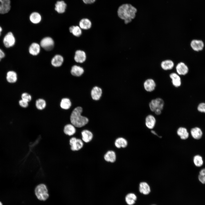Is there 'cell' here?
Here are the masks:
<instances>
[{
    "label": "cell",
    "instance_id": "5",
    "mask_svg": "<svg viewBox=\"0 0 205 205\" xmlns=\"http://www.w3.org/2000/svg\"><path fill=\"white\" fill-rule=\"evenodd\" d=\"M40 45L42 48L47 51L50 50L53 48L54 42L50 37H46L43 38L41 41Z\"/></svg>",
    "mask_w": 205,
    "mask_h": 205
},
{
    "label": "cell",
    "instance_id": "48",
    "mask_svg": "<svg viewBox=\"0 0 205 205\" xmlns=\"http://www.w3.org/2000/svg\"></svg>",
    "mask_w": 205,
    "mask_h": 205
},
{
    "label": "cell",
    "instance_id": "6",
    "mask_svg": "<svg viewBox=\"0 0 205 205\" xmlns=\"http://www.w3.org/2000/svg\"><path fill=\"white\" fill-rule=\"evenodd\" d=\"M71 149L73 151H78L83 147V144L82 141L75 137L71 138L69 140Z\"/></svg>",
    "mask_w": 205,
    "mask_h": 205
},
{
    "label": "cell",
    "instance_id": "28",
    "mask_svg": "<svg viewBox=\"0 0 205 205\" xmlns=\"http://www.w3.org/2000/svg\"><path fill=\"white\" fill-rule=\"evenodd\" d=\"M75 126L73 124H69L66 125L64 127L63 132L66 135L71 136L74 134L76 132Z\"/></svg>",
    "mask_w": 205,
    "mask_h": 205
},
{
    "label": "cell",
    "instance_id": "33",
    "mask_svg": "<svg viewBox=\"0 0 205 205\" xmlns=\"http://www.w3.org/2000/svg\"><path fill=\"white\" fill-rule=\"evenodd\" d=\"M71 106V102L69 99L64 98L62 99L60 103V106L63 109L67 110L70 108Z\"/></svg>",
    "mask_w": 205,
    "mask_h": 205
},
{
    "label": "cell",
    "instance_id": "24",
    "mask_svg": "<svg viewBox=\"0 0 205 205\" xmlns=\"http://www.w3.org/2000/svg\"><path fill=\"white\" fill-rule=\"evenodd\" d=\"M6 78L9 83H14L17 80V74L16 72L14 71H9L7 73Z\"/></svg>",
    "mask_w": 205,
    "mask_h": 205
},
{
    "label": "cell",
    "instance_id": "38",
    "mask_svg": "<svg viewBox=\"0 0 205 205\" xmlns=\"http://www.w3.org/2000/svg\"><path fill=\"white\" fill-rule=\"evenodd\" d=\"M197 110L200 112L205 113V102L199 103L197 107Z\"/></svg>",
    "mask_w": 205,
    "mask_h": 205
},
{
    "label": "cell",
    "instance_id": "35",
    "mask_svg": "<svg viewBox=\"0 0 205 205\" xmlns=\"http://www.w3.org/2000/svg\"><path fill=\"white\" fill-rule=\"evenodd\" d=\"M193 162L195 166L198 167H201L203 164L202 157L199 155H197L194 157Z\"/></svg>",
    "mask_w": 205,
    "mask_h": 205
},
{
    "label": "cell",
    "instance_id": "29",
    "mask_svg": "<svg viewBox=\"0 0 205 205\" xmlns=\"http://www.w3.org/2000/svg\"><path fill=\"white\" fill-rule=\"evenodd\" d=\"M114 144L115 146L117 148H125L127 146L128 142L125 139L120 137L116 139Z\"/></svg>",
    "mask_w": 205,
    "mask_h": 205
},
{
    "label": "cell",
    "instance_id": "26",
    "mask_svg": "<svg viewBox=\"0 0 205 205\" xmlns=\"http://www.w3.org/2000/svg\"><path fill=\"white\" fill-rule=\"evenodd\" d=\"M104 158L105 160L107 162L113 163L116 160V153L113 151H108L104 155Z\"/></svg>",
    "mask_w": 205,
    "mask_h": 205
},
{
    "label": "cell",
    "instance_id": "20",
    "mask_svg": "<svg viewBox=\"0 0 205 205\" xmlns=\"http://www.w3.org/2000/svg\"><path fill=\"white\" fill-rule=\"evenodd\" d=\"M82 140L85 143L90 142L92 139L93 135L92 133L88 130H84L81 132Z\"/></svg>",
    "mask_w": 205,
    "mask_h": 205
},
{
    "label": "cell",
    "instance_id": "8",
    "mask_svg": "<svg viewBox=\"0 0 205 205\" xmlns=\"http://www.w3.org/2000/svg\"><path fill=\"white\" fill-rule=\"evenodd\" d=\"M190 46L194 51L199 52L202 50L204 47L203 41L200 40L193 39L190 43Z\"/></svg>",
    "mask_w": 205,
    "mask_h": 205
},
{
    "label": "cell",
    "instance_id": "11",
    "mask_svg": "<svg viewBox=\"0 0 205 205\" xmlns=\"http://www.w3.org/2000/svg\"><path fill=\"white\" fill-rule=\"evenodd\" d=\"M156 86L155 81L152 79H146L144 83V87L145 90L148 92L153 91Z\"/></svg>",
    "mask_w": 205,
    "mask_h": 205
},
{
    "label": "cell",
    "instance_id": "1",
    "mask_svg": "<svg viewBox=\"0 0 205 205\" xmlns=\"http://www.w3.org/2000/svg\"><path fill=\"white\" fill-rule=\"evenodd\" d=\"M137 9L130 4L126 3L120 5L117 10L119 17L124 21L125 24L130 22L136 16Z\"/></svg>",
    "mask_w": 205,
    "mask_h": 205
},
{
    "label": "cell",
    "instance_id": "9",
    "mask_svg": "<svg viewBox=\"0 0 205 205\" xmlns=\"http://www.w3.org/2000/svg\"><path fill=\"white\" fill-rule=\"evenodd\" d=\"M176 69L177 73L179 75H185L187 74L189 71L188 66L182 62H180L177 64Z\"/></svg>",
    "mask_w": 205,
    "mask_h": 205
},
{
    "label": "cell",
    "instance_id": "17",
    "mask_svg": "<svg viewBox=\"0 0 205 205\" xmlns=\"http://www.w3.org/2000/svg\"><path fill=\"white\" fill-rule=\"evenodd\" d=\"M55 10L59 13H62L65 10L67 5L63 1H57L55 5Z\"/></svg>",
    "mask_w": 205,
    "mask_h": 205
},
{
    "label": "cell",
    "instance_id": "37",
    "mask_svg": "<svg viewBox=\"0 0 205 205\" xmlns=\"http://www.w3.org/2000/svg\"><path fill=\"white\" fill-rule=\"evenodd\" d=\"M21 97L22 99L28 102L32 99L31 95L26 93H23L21 95Z\"/></svg>",
    "mask_w": 205,
    "mask_h": 205
},
{
    "label": "cell",
    "instance_id": "47",
    "mask_svg": "<svg viewBox=\"0 0 205 205\" xmlns=\"http://www.w3.org/2000/svg\"><path fill=\"white\" fill-rule=\"evenodd\" d=\"M1 9V5L0 4V11Z\"/></svg>",
    "mask_w": 205,
    "mask_h": 205
},
{
    "label": "cell",
    "instance_id": "10",
    "mask_svg": "<svg viewBox=\"0 0 205 205\" xmlns=\"http://www.w3.org/2000/svg\"><path fill=\"white\" fill-rule=\"evenodd\" d=\"M0 4L1 5L0 14L7 13L11 10V6L10 0H0Z\"/></svg>",
    "mask_w": 205,
    "mask_h": 205
},
{
    "label": "cell",
    "instance_id": "30",
    "mask_svg": "<svg viewBox=\"0 0 205 205\" xmlns=\"http://www.w3.org/2000/svg\"><path fill=\"white\" fill-rule=\"evenodd\" d=\"M177 133L182 139H187L189 136V133L187 130L184 127L179 128L177 130Z\"/></svg>",
    "mask_w": 205,
    "mask_h": 205
},
{
    "label": "cell",
    "instance_id": "23",
    "mask_svg": "<svg viewBox=\"0 0 205 205\" xmlns=\"http://www.w3.org/2000/svg\"><path fill=\"white\" fill-rule=\"evenodd\" d=\"M83 69L81 67L77 65L73 66L71 70V74L73 76L79 77L84 73Z\"/></svg>",
    "mask_w": 205,
    "mask_h": 205
},
{
    "label": "cell",
    "instance_id": "32",
    "mask_svg": "<svg viewBox=\"0 0 205 205\" xmlns=\"http://www.w3.org/2000/svg\"><path fill=\"white\" fill-rule=\"evenodd\" d=\"M69 31L74 36L76 37L80 36L82 33L81 29L77 26H71L69 28Z\"/></svg>",
    "mask_w": 205,
    "mask_h": 205
},
{
    "label": "cell",
    "instance_id": "21",
    "mask_svg": "<svg viewBox=\"0 0 205 205\" xmlns=\"http://www.w3.org/2000/svg\"><path fill=\"white\" fill-rule=\"evenodd\" d=\"M79 25L81 29L88 30L91 27L92 23L89 19L83 18L80 20Z\"/></svg>",
    "mask_w": 205,
    "mask_h": 205
},
{
    "label": "cell",
    "instance_id": "41",
    "mask_svg": "<svg viewBox=\"0 0 205 205\" xmlns=\"http://www.w3.org/2000/svg\"><path fill=\"white\" fill-rule=\"evenodd\" d=\"M162 110L159 109H157L154 111L155 114L157 115H159L161 113Z\"/></svg>",
    "mask_w": 205,
    "mask_h": 205
},
{
    "label": "cell",
    "instance_id": "25",
    "mask_svg": "<svg viewBox=\"0 0 205 205\" xmlns=\"http://www.w3.org/2000/svg\"><path fill=\"white\" fill-rule=\"evenodd\" d=\"M190 133L193 138L198 140L200 139L203 134L202 130L198 127H195L191 129Z\"/></svg>",
    "mask_w": 205,
    "mask_h": 205
},
{
    "label": "cell",
    "instance_id": "15",
    "mask_svg": "<svg viewBox=\"0 0 205 205\" xmlns=\"http://www.w3.org/2000/svg\"><path fill=\"white\" fill-rule=\"evenodd\" d=\"M63 60V58L62 56L57 54L53 58L51 61V63L54 67H59L62 65Z\"/></svg>",
    "mask_w": 205,
    "mask_h": 205
},
{
    "label": "cell",
    "instance_id": "46",
    "mask_svg": "<svg viewBox=\"0 0 205 205\" xmlns=\"http://www.w3.org/2000/svg\"><path fill=\"white\" fill-rule=\"evenodd\" d=\"M0 205H3L2 203L0 201Z\"/></svg>",
    "mask_w": 205,
    "mask_h": 205
},
{
    "label": "cell",
    "instance_id": "34",
    "mask_svg": "<svg viewBox=\"0 0 205 205\" xmlns=\"http://www.w3.org/2000/svg\"><path fill=\"white\" fill-rule=\"evenodd\" d=\"M36 106L37 108L40 110L44 109L46 106V101L43 99H39L37 100L36 102Z\"/></svg>",
    "mask_w": 205,
    "mask_h": 205
},
{
    "label": "cell",
    "instance_id": "2",
    "mask_svg": "<svg viewBox=\"0 0 205 205\" xmlns=\"http://www.w3.org/2000/svg\"><path fill=\"white\" fill-rule=\"evenodd\" d=\"M82 112V108L78 106L75 108L71 113L70 121L71 124L75 127L78 128L83 127L88 122V118L81 115Z\"/></svg>",
    "mask_w": 205,
    "mask_h": 205
},
{
    "label": "cell",
    "instance_id": "16",
    "mask_svg": "<svg viewBox=\"0 0 205 205\" xmlns=\"http://www.w3.org/2000/svg\"><path fill=\"white\" fill-rule=\"evenodd\" d=\"M40 50V45L37 43L34 42L30 46L29 48V52L31 55L36 56L39 54Z\"/></svg>",
    "mask_w": 205,
    "mask_h": 205
},
{
    "label": "cell",
    "instance_id": "45",
    "mask_svg": "<svg viewBox=\"0 0 205 205\" xmlns=\"http://www.w3.org/2000/svg\"><path fill=\"white\" fill-rule=\"evenodd\" d=\"M2 31V29L1 28V27L0 26V36L1 34V32Z\"/></svg>",
    "mask_w": 205,
    "mask_h": 205
},
{
    "label": "cell",
    "instance_id": "12",
    "mask_svg": "<svg viewBox=\"0 0 205 205\" xmlns=\"http://www.w3.org/2000/svg\"><path fill=\"white\" fill-rule=\"evenodd\" d=\"M86 59V54L84 51L79 50L75 52L74 59L76 62L82 63L85 62Z\"/></svg>",
    "mask_w": 205,
    "mask_h": 205
},
{
    "label": "cell",
    "instance_id": "27",
    "mask_svg": "<svg viewBox=\"0 0 205 205\" xmlns=\"http://www.w3.org/2000/svg\"><path fill=\"white\" fill-rule=\"evenodd\" d=\"M29 19L31 22L34 24H37L40 22L42 17L41 15L38 13L34 12L30 14Z\"/></svg>",
    "mask_w": 205,
    "mask_h": 205
},
{
    "label": "cell",
    "instance_id": "22",
    "mask_svg": "<svg viewBox=\"0 0 205 205\" xmlns=\"http://www.w3.org/2000/svg\"><path fill=\"white\" fill-rule=\"evenodd\" d=\"M174 66V62L170 60H167L162 62L161 66L162 68L165 70H171Z\"/></svg>",
    "mask_w": 205,
    "mask_h": 205
},
{
    "label": "cell",
    "instance_id": "43",
    "mask_svg": "<svg viewBox=\"0 0 205 205\" xmlns=\"http://www.w3.org/2000/svg\"><path fill=\"white\" fill-rule=\"evenodd\" d=\"M151 132L153 134L157 136H158L157 134L156 133V132L154 130H152L151 131Z\"/></svg>",
    "mask_w": 205,
    "mask_h": 205
},
{
    "label": "cell",
    "instance_id": "7",
    "mask_svg": "<svg viewBox=\"0 0 205 205\" xmlns=\"http://www.w3.org/2000/svg\"><path fill=\"white\" fill-rule=\"evenodd\" d=\"M3 41L5 46L7 48H9L14 45L15 39L13 33L9 32L4 36Z\"/></svg>",
    "mask_w": 205,
    "mask_h": 205
},
{
    "label": "cell",
    "instance_id": "3",
    "mask_svg": "<svg viewBox=\"0 0 205 205\" xmlns=\"http://www.w3.org/2000/svg\"><path fill=\"white\" fill-rule=\"evenodd\" d=\"M34 191L36 196L39 200L45 201L49 197L47 186L44 184L38 185L35 188Z\"/></svg>",
    "mask_w": 205,
    "mask_h": 205
},
{
    "label": "cell",
    "instance_id": "42",
    "mask_svg": "<svg viewBox=\"0 0 205 205\" xmlns=\"http://www.w3.org/2000/svg\"><path fill=\"white\" fill-rule=\"evenodd\" d=\"M82 1L85 4H90L89 0H82Z\"/></svg>",
    "mask_w": 205,
    "mask_h": 205
},
{
    "label": "cell",
    "instance_id": "44",
    "mask_svg": "<svg viewBox=\"0 0 205 205\" xmlns=\"http://www.w3.org/2000/svg\"><path fill=\"white\" fill-rule=\"evenodd\" d=\"M89 1L90 4L94 3L96 1V0H89Z\"/></svg>",
    "mask_w": 205,
    "mask_h": 205
},
{
    "label": "cell",
    "instance_id": "19",
    "mask_svg": "<svg viewBox=\"0 0 205 205\" xmlns=\"http://www.w3.org/2000/svg\"><path fill=\"white\" fill-rule=\"evenodd\" d=\"M139 190L140 192L144 195L148 194L150 192V187L145 182H142L139 184Z\"/></svg>",
    "mask_w": 205,
    "mask_h": 205
},
{
    "label": "cell",
    "instance_id": "14",
    "mask_svg": "<svg viewBox=\"0 0 205 205\" xmlns=\"http://www.w3.org/2000/svg\"><path fill=\"white\" fill-rule=\"evenodd\" d=\"M156 122V119L152 115H149L145 118V124L146 126L149 129H151L154 128Z\"/></svg>",
    "mask_w": 205,
    "mask_h": 205
},
{
    "label": "cell",
    "instance_id": "40",
    "mask_svg": "<svg viewBox=\"0 0 205 205\" xmlns=\"http://www.w3.org/2000/svg\"><path fill=\"white\" fill-rule=\"evenodd\" d=\"M5 56V54L3 50L0 49V61Z\"/></svg>",
    "mask_w": 205,
    "mask_h": 205
},
{
    "label": "cell",
    "instance_id": "13",
    "mask_svg": "<svg viewBox=\"0 0 205 205\" xmlns=\"http://www.w3.org/2000/svg\"><path fill=\"white\" fill-rule=\"evenodd\" d=\"M169 77L171 79L173 85L176 87H180L181 85V81L179 75L175 73H172L169 75Z\"/></svg>",
    "mask_w": 205,
    "mask_h": 205
},
{
    "label": "cell",
    "instance_id": "39",
    "mask_svg": "<svg viewBox=\"0 0 205 205\" xmlns=\"http://www.w3.org/2000/svg\"><path fill=\"white\" fill-rule=\"evenodd\" d=\"M19 104L20 106L23 108H26L28 106V102L22 99L19 101Z\"/></svg>",
    "mask_w": 205,
    "mask_h": 205
},
{
    "label": "cell",
    "instance_id": "36",
    "mask_svg": "<svg viewBox=\"0 0 205 205\" xmlns=\"http://www.w3.org/2000/svg\"><path fill=\"white\" fill-rule=\"evenodd\" d=\"M198 178L202 183L205 184V168L202 169L200 171Z\"/></svg>",
    "mask_w": 205,
    "mask_h": 205
},
{
    "label": "cell",
    "instance_id": "31",
    "mask_svg": "<svg viewBox=\"0 0 205 205\" xmlns=\"http://www.w3.org/2000/svg\"><path fill=\"white\" fill-rule=\"evenodd\" d=\"M137 199L136 196L134 193L128 194L125 197V201L128 205H133L135 203Z\"/></svg>",
    "mask_w": 205,
    "mask_h": 205
},
{
    "label": "cell",
    "instance_id": "4",
    "mask_svg": "<svg viewBox=\"0 0 205 205\" xmlns=\"http://www.w3.org/2000/svg\"><path fill=\"white\" fill-rule=\"evenodd\" d=\"M164 102L163 100L161 98H157L151 100L149 104L150 110L154 112L157 109L162 110L163 108Z\"/></svg>",
    "mask_w": 205,
    "mask_h": 205
},
{
    "label": "cell",
    "instance_id": "18",
    "mask_svg": "<svg viewBox=\"0 0 205 205\" xmlns=\"http://www.w3.org/2000/svg\"><path fill=\"white\" fill-rule=\"evenodd\" d=\"M102 94L101 89L97 86L94 87L91 91V96L92 98L94 100H99L100 99Z\"/></svg>",
    "mask_w": 205,
    "mask_h": 205
}]
</instances>
